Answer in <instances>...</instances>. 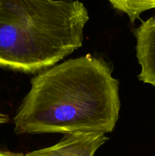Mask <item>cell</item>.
Masks as SVG:
<instances>
[{"instance_id":"6da1fadb","label":"cell","mask_w":155,"mask_h":156,"mask_svg":"<svg viewBox=\"0 0 155 156\" xmlns=\"http://www.w3.org/2000/svg\"><path fill=\"white\" fill-rule=\"evenodd\" d=\"M110 64L88 54L41 72L14 117L15 132H112L119 119V81Z\"/></svg>"},{"instance_id":"7a4b0ae2","label":"cell","mask_w":155,"mask_h":156,"mask_svg":"<svg viewBox=\"0 0 155 156\" xmlns=\"http://www.w3.org/2000/svg\"><path fill=\"white\" fill-rule=\"evenodd\" d=\"M89 21L78 0H1L0 68L34 74L80 48Z\"/></svg>"},{"instance_id":"3957f363","label":"cell","mask_w":155,"mask_h":156,"mask_svg":"<svg viewBox=\"0 0 155 156\" xmlns=\"http://www.w3.org/2000/svg\"><path fill=\"white\" fill-rule=\"evenodd\" d=\"M108 137L101 132L66 134L56 145L24 154V156H94Z\"/></svg>"},{"instance_id":"277c9868","label":"cell","mask_w":155,"mask_h":156,"mask_svg":"<svg viewBox=\"0 0 155 156\" xmlns=\"http://www.w3.org/2000/svg\"><path fill=\"white\" fill-rule=\"evenodd\" d=\"M134 34L137 59L141 67L138 79L155 88V15L143 21Z\"/></svg>"},{"instance_id":"5b68a950","label":"cell","mask_w":155,"mask_h":156,"mask_svg":"<svg viewBox=\"0 0 155 156\" xmlns=\"http://www.w3.org/2000/svg\"><path fill=\"white\" fill-rule=\"evenodd\" d=\"M116 10L126 14L131 22L140 18L146 11L155 9V0H108Z\"/></svg>"},{"instance_id":"8992f818","label":"cell","mask_w":155,"mask_h":156,"mask_svg":"<svg viewBox=\"0 0 155 156\" xmlns=\"http://www.w3.org/2000/svg\"><path fill=\"white\" fill-rule=\"evenodd\" d=\"M0 156H24V154L21 152H14L0 149Z\"/></svg>"},{"instance_id":"52a82bcc","label":"cell","mask_w":155,"mask_h":156,"mask_svg":"<svg viewBox=\"0 0 155 156\" xmlns=\"http://www.w3.org/2000/svg\"><path fill=\"white\" fill-rule=\"evenodd\" d=\"M0 1H1V0H0Z\"/></svg>"}]
</instances>
